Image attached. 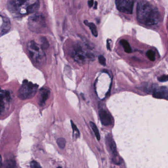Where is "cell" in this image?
I'll list each match as a JSON object with an SVG mask.
<instances>
[{
    "instance_id": "obj_1",
    "label": "cell",
    "mask_w": 168,
    "mask_h": 168,
    "mask_svg": "<svg viewBox=\"0 0 168 168\" xmlns=\"http://www.w3.org/2000/svg\"><path fill=\"white\" fill-rule=\"evenodd\" d=\"M137 14L139 22L144 25H155L159 21V11L148 2H139L137 5Z\"/></svg>"
},
{
    "instance_id": "obj_2",
    "label": "cell",
    "mask_w": 168,
    "mask_h": 168,
    "mask_svg": "<svg viewBox=\"0 0 168 168\" xmlns=\"http://www.w3.org/2000/svg\"><path fill=\"white\" fill-rule=\"evenodd\" d=\"M40 6L39 1L11 0L7 3L8 9L11 13L26 15L36 12Z\"/></svg>"
},
{
    "instance_id": "obj_3",
    "label": "cell",
    "mask_w": 168,
    "mask_h": 168,
    "mask_svg": "<svg viewBox=\"0 0 168 168\" xmlns=\"http://www.w3.org/2000/svg\"><path fill=\"white\" fill-rule=\"evenodd\" d=\"M27 49L33 63L37 66H41L46 62L45 54L41 46L33 41L28 43Z\"/></svg>"
},
{
    "instance_id": "obj_4",
    "label": "cell",
    "mask_w": 168,
    "mask_h": 168,
    "mask_svg": "<svg viewBox=\"0 0 168 168\" xmlns=\"http://www.w3.org/2000/svg\"><path fill=\"white\" fill-rule=\"evenodd\" d=\"M28 26L32 32L40 33L46 28L45 16L41 13H36L30 16L28 20Z\"/></svg>"
},
{
    "instance_id": "obj_5",
    "label": "cell",
    "mask_w": 168,
    "mask_h": 168,
    "mask_svg": "<svg viewBox=\"0 0 168 168\" xmlns=\"http://www.w3.org/2000/svg\"><path fill=\"white\" fill-rule=\"evenodd\" d=\"M38 85L27 80H24L18 92V97L22 100L32 98L36 93Z\"/></svg>"
},
{
    "instance_id": "obj_6",
    "label": "cell",
    "mask_w": 168,
    "mask_h": 168,
    "mask_svg": "<svg viewBox=\"0 0 168 168\" xmlns=\"http://www.w3.org/2000/svg\"><path fill=\"white\" fill-rule=\"evenodd\" d=\"M72 56L78 63L84 64L87 61H92L95 58L93 54L85 52L80 45H76L72 51Z\"/></svg>"
},
{
    "instance_id": "obj_7",
    "label": "cell",
    "mask_w": 168,
    "mask_h": 168,
    "mask_svg": "<svg viewBox=\"0 0 168 168\" xmlns=\"http://www.w3.org/2000/svg\"><path fill=\"white\" fill-rule=\"evenodd\" d=\"M133 1L128 0H117L115 1L116 6L117 10L120 12L126 14H132L133 9Z\"/></svg>"
},
{
    "instance_id": "obj_8",
    "label": "cell",
    "mask_w": 168,
    "mask_h": 168,
    "mask_svg": "<svg viewBox=\"0 0 168 168\" xmlns=\"http://www.w3.org/2000/svg\"><path fill=\"white\" fill-rule=\"evenodd\" d=\"M11 28V24L9 18L5 15H1V26L0 32L2 36L9 32Z\"/></svg>"
},
{
    "instance_id": "obj_9",
    "label": "cell",
    "mask_w": 168,
    "mask_h": 168,
    "mask_svg": "<svg viewBox=\"0 0 168 168\" xmlns=\"http://www.w3.org/2000/svg\"><path fill=\"white\" fill-rule=\"evenodd\" d=\"M153 97L157 99H164L168 100V88L162 86L154 89L152 92Z\"/></svg>"
},
{
    "instance_id": "obj_10",
    "label": "cell",
    "mask_w": 168,
    "mask_h": 168,
    "mask_svg": "<svg viewBox=\"0 0 168 168\" xmlns=\"http://www.w3.org/2000/svg\"><path fill=\"white\" fill-rule=\"evenodd\" d=\"M99 115L101 123L103 125L108 126L111 124V118L107 111L104 110H101L99 112Z\"/></svg>"
},
{
    "instance_id": "obj_11",
    "label": "cell",
    "mask_w": 168,
    "mask_h": 168,
    "mask_svg": "<svg viewBox=\"0 0 168 168\" xmlns=\"http://www.w3.org/2000/svg\"><path fill=\"white\" fill-rule=\"evenodd\" d=\"M10 99V94L9 91L2 90L1 92V113L2 114L5 109L6 104L9 102Z\"/></svg>"
},
{
    "instance_id": "obj_12",
    "label": "cell",
    "mask_w": 168,
    "mask_h": 168,
    "mask_svg": "<svg viewBox=\"0 0 168 168\" xmlns=\"http://www.w3.org/2000/svg\"><path fill=\"white\" fill-rule=\"evenodd\" d=\"M50 95V91L46 88H41L39 92V105L44 106Z\"/></svg>"
},
{
    "instance_id": "obj_13",
    "label": "cell",
    "mask_w": 168,
    "mask_h": 168,
    "mask_svg": "<svg viewBox=\"0 0 168 168\" xmlns=\"http://www.w3.org/2000/svg\"><path fill=\"white\" fill-rule=\"evenodd\" d=\"M106 143H107L108 148H110V150L114 156H116L117 155V151L116 147L115 144L111 136H107L106 137Z\"/></svg>"
},
{
    "instance_id": "obj_14",
    "label": "cell",
    "mask_w": 168,
    "mask_h": 168,
    "mask_svg": "<svg viewBox=\"0 0 168 168\" xmlns=\"http://www.w3.org/2000/svg\"><path fill=\"white\" fill-rule=\"evenodd\" d=\"M84 23L85 25L89 27V29L91 30L92 34L95 37H97L98 34L97 29L96 28V25H95L93 23L89 22L88 21H85Z\"/></svg>"
},
{
    "instance_id": "obj_15",
    "label": "cell",
    "mask_w": 168,
    "mask_h": 168,
    "mask_svg": "<svg viewBox=\"0 0 168 168\" xmlns=\"http://www.w3.org/2000/svg\"><path fill=\"white\" fill-rule=\"evenodd\" d=\"M120 44L122 45V46L123 47L126 53H132V49L131 46L130 45L129 42L125 40H122L120 41Z\"/></svg>"
},
{
    "instance_id": "obj_16",
    "label": "cell",
    "mask_w": 168,
    "mask_h": 168,
    "mask_svg": "<svg viewBox=\"0 0 168 168\" xmlns=\"http://www.w3.org/2000/svg\"><path fill=\"white\" fill-rule=\"evenodd\" d=\"M90 126H91V128H92V130L93 131L96 138H97L98 141H100L101 138H100V133H99V131L97 127L96 124L94 123H93V122H90Z\"/></svg>"
},
{
    "instance_id": "obj_17",
    "label": "cell",
    "mask_w": 168,
    "mask_h": 168,
    "mask_svg": "<svg viewBox=\"0 0 168 168\" xmlns=\"http://www.w3.org/2000/svg\"><path fill=\"white\" fill-rule=\"evenodd\" d=\"M6 168H18L16 162L14 159L6 160L5 164Z\"/></svg>"
},
{
    "instance_id": "obj_18",
    "label": "cell",
    "mask_w": 168,
    "mask_h": 168,
    "mask_svg": "<svg viewBox=\"0 0 168 168\" xmlns=\"http://www.w3.org/2000/svg\"><path fill=\"white\" fill-rule=\"evenodd\" d=\"M71 123L72 130H73V136H74V137H75V139H76L80 137V131L77 129L76 125L74 124V122H72V120H71Z\"/></svg>"
},
{
    "instance_id": "obj_19",
    "label": "cell",
    "mask_w": 168,
    "mask_h": 168,
    "mask_svg": "<svg viewBox=\"0 0 168 168\" xmlns=\"http://www.w3.org/2000/svg\"><path fill=\"white\" fill-rule=\"evenodd\" d=\"M57 143L59 147L61 149H64L65 148V146H66V139L63 138H58L57 140Z\"/></svg>"
},
{
    "instance_id": "obj_20",
    "label": "cell",
    "mask_w": 168,
    "mask_h": 168,
    "mask_svg": "<svg viewBox=\"0 0 168 168\" xmlns=\"http://www.w3.org/2000/svg\"><path fill=\"white\" fill-rule=\"evenodd\" d=\"M147 56L150 61H154L155 59V54L153 50H148L147 53Z\"/></svg>"
},
{
    "instance_id": "obj_21",
    "label": "cell",
    "mask_w": 168,
    "mask_h": 168,
    "mask_svg": "<svg viewBox=\"0 0 168 168\" xmlns=\"http://www.w3.org/2000/svg\"><path fill=\"white\" fill-rule=\"evenodd\" d=\"M41 47H42V49H46L49 47V42H48V41H47V39L45 37H41Z\"/></svg>"
},
{
    "instance_id": "obj_22",
    "label": "cell",
    "mask_w": 168,
    "mask_h": 168,
    "mask_svg": "<svg viewBox=\"0 0 168 168\" xmlns=\"http://www.w3.org/2000/svg\"><path fill=\"white\" fill-rule=\"evenodd\" d=\"M30 166L31 168H41L40 164L35 161H32L30 163Z\"/></svg>"
},
{
    "instance_id": "obj_23",
    "label": "cell",
    "mask_w": 168,
    "mask_h": 168,
    "mask_svg": "<svg viewBox=\"0 0 168 168\" xmlns=\"http://www.w3.org/2000/svg\"><path fill=\"white\" fill-rule=\"evenodd\" d=\"M158 80L160 82H166L168 81V75H163L158 78Z\"/></svg>"
},
{
    "instance_id": "obj_24",
    "label": "cell",
    "mask_w": 168,
    "mask_h": 168,
    "mask_svg": "<svg viewBox=\"0 0 168 168\" xmlns=\"http://www.w3.org/2000/svg\"><path fill=\"white\" fill-rule=\"evenodd\" d=\"M99 62L101 64V65L105 66L106 65V59L103 55H100L98 58Z\"/></svg>"
},
{
    "instance_id": "obj_25",
    "label": "cell",
    "mask_w": 168,
    "mask_h": 168,
    "mask_svg": "<svg viewBox=\"0 0 168 168\" xmlns=\"http://www.w3.org/2000/svg\"><path fill=\"white\" fill-rule=\"evenodd\" d=\"M93 1H89L88 2V6H89L90 8H91L93 6Z\"/></svg>"
},
{
    "instance_id": "obj_26",
    "label": "cell",
    "mask_w": 168,
    "mask_h": 168,
    "mask_svg": "<svg viewBox=\"0 0 168 168\" xmlns=\"http://www.w3.org/2000/svg\"><path fill=\"white\" fill-rule=\"evenodd\" d=\"M97 3L96 2V3H95V6H94V9H96V8H97Z\"/></svg>"
},
{
    "instance_id": "obj_27",
    "label": "cell",
    "mask_w": 168,
    "mask_h": 168,
    "mask_svg": "<svg viewBox=\"0 0 168 168\" xmlns=\"http://www.w3.org/2000/svg\"><path fill=\"white\" fill-rule=\"evenodd\" d=\"M57 168H62V167H57Z\"/></svg>"
}]
</instances>
